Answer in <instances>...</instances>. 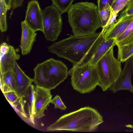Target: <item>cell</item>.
Segmentation results:
<instances>
[{
    "label": "cell",
    "mask_w": 133,
    "mask_h": 133,
    "mask_svg": "<svg viewBox=\"0 0 133 133\" xmlns=\"http://www.w3.org/2000/svg\"><path fill=\"white\" fill-rule=\"evenodd\" d=\"M102 38L101 32L86 36L71 35L52 43L48 47V50L57 56L72 63V66L69 72L90 61Z\"/></svg>",
    "instance_id": "1"
},
{
    "label": "cell",
    "mask_w": 133,
    "mask_h": 133,
    "mask_svg": "<svg viewBox=\"0 0 133 133\" xmlns=\"http://www.w3.org/2000/svg\"><path fill=\"white\" fill-rule=\"evenodd\" d=\"M103 122L102 116L97 110L85 107L61 116L46 129L49 131L94 132Z\"/></svg>",
    "instance_id": "2"
},
{
    "label": "cell",
    "mask_w": 133,
    "mask_h": 133,
    "mask_svg": "<svg viewBox=\"0 0 133 133\" xmlns=\"http://www.w3.org/2000/svg\"><path fill=\"white\" fill-rule=\"evenodd\" d=\"M68 13V22L74 35L93 34L101 27L98 7L93 3L81 2L72 4Z\"/></svg>",
    "instance_id": "3"
},
{
    "label": "cell",
    "mask_w": 133,
    "mask_h": 133,
    "mask_svg": "<svg viewBox=\"0 0 133 133\" xmlns=\"http://www.w3.org/2000/svg\"><path fill=\"white\" fill-rule=\"evenodd\" d=\"M34 71L33 82L36 86L50 90L64 82L68 75L66 65L52 58L37 64Z\"/></svg>",
    "instance_id": "4"
},
{
    "label": "cell",
    "mask_w": 133,
    "mask_h": 133,
    "mask_svg": "<svg viewBox=\"0 0 133 133\" xmlns=\"http://www.w3.org/2000/svg\"><path fill=\"white\" fill-rule=\"evenodd\" d=\"M113 47L98 61L96 66L99 78L98 85L104 91L116 81L122 71L121 62L115 57Z\"/></svg>",
    "instance_id": "5"
},
{
    "label": "cell",
    "mask_w": 133,
    "mask_h": 133,
    "mask_svg": "<svg viewBox=\"0 0 133 133\" xmlns=\"http://www.w3.org/2000/svg\"><path fill=\"white\" fill-rule=\"evenodd\" d=\"M74 89L82 94L93 91L98 85L99 78L96 66L89 63L80 65L69 72Z\"/></svg>",
    "instance_id": "6"
},
{
    "label": "cell",
    "mask_w": 133,
    "mask_h": 133,
    "mask_svg": "<svg viewBox=\"0 0 133 133\" xmlns=\"http://www.w3.org/2000/svg\"><path fill=\"white\" fill-rule=\"evenodd\" d=\"M43 31L46 41H55L62 32V23L61 15L52 4L42 10Z\"/></svg>",
    "instance_id": "7"
},
{
    "label": "cell",
    "mask_w": 133,
    "mask_h": 133,
    "mask_svg": "<svg viewBox=\"0 0 133 133\" xmlns=\"http://www.w3.org/2000/svg\"><path fill=\"white\" fill-rule=\"evenodd\" d=\"M133 73V56L127 60L123 69L116 81L109 89L113 93L126 90L133 93V87L131 83Z\"/></svg>",
    "instance_id": "8"
},
{
    "label": "cell",
    "mask_w": 133,
    "mask_h": 133,
    "mask_svg": "<svg viewBox=\"0 0 133 133\" xmlns=\"http://www.w3.org/2000/svg\"><path fill=\"white\" fill-rule=\"evenodd\" d=\"M42 11L38 1L32 0L29 2L24 21L35 32L43 31Z\"/></svg>",
    "instance_id": "9"
},
{
    "label": "cell",
    "mask_w": 133,
    "mask_h": 133,
    "mask_svg": "<svg viewBox=\"0 0 133 133\" xmlns=\"http://www.w3.org/2000/svg\"><path fill=\"white\" fill-rule=\"evenodd\" d=\"M50 90L35 86V92L34 112L35 117L40 119L45 115L44 111L51 103L52 95Z\"/></svg>",
    "instance_id": "10"
},
{
    "label": "cell",
    "mask_w": 133,
    "mask_h": 133,
    "mask_svg": "<svg viewBox=\"0 0 133 133\" xmlns=\"http://www.w3.org/2000/svg\"><path fill=\"white\" fill-rule=\"evenodd\" d=\"M133 20V15L116 20L101 32L103 38L115 39L125 30Z\"/></svg>",
    "instance_id": "11"
},
{
    "label": "cell",
    "mask_w": 133,
    "mask_h": 133,
    "mask_svg": "<svg viewBox=\"0 0 133 133\" xmlns=\"http://www.w3.org/2000/svg\"><path fill=\"white\" fill-rule=\"evenodd\" d=\"M22 34L19 47L22 54L26 55L30 53L36 41L37 34L31 29L24 21L21 22Z\"/></svg>",
    "instance_id": "12"
},
{
    "label": "cell",
    "mask_w": 133,
    "mask_h": 133,
    "mask_svg": "<svg viewBox=\"0 0 133 133\" xmlns=\"http://www.w3.org/2000/svg\"><path fill=\"white\" fill-rule=\"evenodd\" d=\"M15 76V91L19 97L22 96L33 82V79L28 76L16 62L13 69Z\"/></svg>",
    "instance_id": "13"
},
{
    "label": "cell",
    "mask_w": 133,
    "mask_h": 133,
    "mask_svg": "<svg viewBox=\"0 0 133 133\" xmlns=\"http://www.w3.org/2000/svg\"><path fill=\"white\" fill-rule=\"evenodd\" d=\"M35 86L31 85L24 95L20 98L21 102L27 118L29 121L34 124V105Z\"/></svg>",
    "instance_id": "14"
},
{
    "label": "cell",
    "mask_w": 133,
    "mask_h": 133,
    "mask_svg": "<svg viewBox=\"0 0 133 133\" xmlns=\"http://www.w3.org/2000/svg\"><path fill=\"white\" fill-rule=\"evenodd\" d=\"M9 46L10 49L7 53L5 54H0V74L13 70L16 62L20 58V55L18 53L19 49H15L10 45Z\"/></svg>",
    "instance_id": "15"
},
{
    "label": "cell",
    "mask_w": 133,
    "mask_h": 133,
    "mask_svg": "<svg viewBox=\"0 0 133 133\" xmlns=\"http://www.w3.org/2000/svg\"><path fill=\"white\" fill-rule=\"evenodd\" d=\"M116 45L115 39H106L102 37V39L91 60L88 63L94 66L112 47Z\"/></svg>",
    "instance_id": "16"
},
{
    "label": "cell",
    "mask_w": 133,
    "mask_h": 133,
    "mask_svg": "<svg viewBox=\"0 0 133 133\" xmlns=\"http://www.w3.org/2000/svg\"><path fill=\"white\" fill-rule=\"evenodd\" d=\"M15 76L13 70L0 74V88L3 93L9 91H15Z\"/></svg>",
    "instance_id": "17"
},
{
    "label": "cell",
    "mask_w": 133,
    "mask_h": 133,
    "mask_svg": "<svg viewBox=\"0 0 133 133\" xmlns=\"http://www.w3.org/2000/svg\"><path fill=\"white\" fill-rule=\"evenodd\" d=\"M115 39L118 47L127 45L133 41V20L123 32Z\"/></svg>",
    "instance_id": "18"
},
{
    "label": "cell",
    "mask_w": 133,
    "mask_h": 133,
    "mask_svg": "<svg viewBox=\"0 0 133 133\" xmlns=\"http://www.w3.org/2000/svg\"><path fill=\"white\" fill-rule=\"evenodd\" d=\"M118 48L117 58L121 62H125L133 56V41Z\"/></svg>",
    "instance_id": "19"
},
{
    "label": "cell",
    "mask_w": 133,
    "mask_h": 133,
    "mask_svg": "<svg viewBox=\"0 0 133 133\" xmlns=\"http://www.w3.org/2000/svg\"><path fill=\"white\" fill-rule=\"evenodd\" d=\"M10 9L5 0H0V29L2 32L6 31L7 30L6 14L7 11Z\"/></svg>",
    "instance_id": "20"
},
{
    "label": "cell",
    "mask_w": 133,
    "mask_h": 133,
    "mask_svg": "<svg viewBox=\"0 0 133 133\" xmlns=\"http://www.w3.org/2000/svg\"><path fill=\"white\" fill-rule=\"evenodd\" d=\"M61 14L68 11L74 0H51Z\"/></svg>",
    "instance_id": "21"
},
{
    "label": "cell",
    "mask_w": 133,
    "mask_h": 133,
    "mask_svg": "<svg viewBox=\"0 0 133 133\" xmlns=\"http://www.w3.org/2000/svg\"><path fill=\"white\" fill-rule=\"evenodd\" d=\"M111 13V6H106L103 10H98V15L101 24V27L104 28L108 23Z\"/></svg>",
    "instance_id": "22"
},
{
    "label": "cell",
    "mask_w": 133,
    "mask_h": 133,
    "mask_svg": "<svg viewBox=\"0 0 133 133\" xmlns=\"http://www.w3.org/2000/svg\"><path fill=\"white\" fill-rule=\"evenodd\" d=\"M129 0H114L111 6V12L118 13L127 4Z\"/></svg>",
    "instance_id": "23"
},
{
    "label": "cell",
    "mask_w": 133,
    "mask_h": 133,
    "mask_svg": "<svg viewBox=\"0 0 133 133\" xmlns=\"http://www.w3.org/2000/svg\"><path fill=\"white\" fill-rule=\"evenodd\" d=\"M126 8L120 14L117 19L133 15V0H130Z\"/></svg>",
    "instance_id": "24"
},
{
    "label": "cell",
    "mask_w": 133,
    "mask_h": 133,
    "mask_svg": "<svg viewBox=\"0 0 133 133\" xmlns=\"http://www.w3.org/2000/svg\"><path fill=\"white\" fill-rule=\"evenodd\" d=\"M51 103L54 105L55 109H59L62 110H66L67 109L66 107L58 95H57L52 99Z\"/></svg>",
    "instance_id": "25"
},
{
    "label": "cell",
    "mask_w": 133,
    "mask_h": 133,
    "mask_svg": "<svg viewBox=\"0 0 133 133\" xmlns=\"http://www.w3.org/2000/svg\"><path fill=\"white\" fill-rule=\"evenodd\" d=\"M3 94L10 104L15 102L20 98L15 91H9Z\"/></svg>",
    "instance_id": "26"
},
{
    "label": "cell",
    "mask_w": 133,
    "mask_h": 133,
    "mask_svg": "<svg viewBox=\"0 0 133 133\" xmlns=\"http://www.w3.org/2000/svg\"><path fill=\"white\" fill-rule=\"evenodd\" d=\"M114 0H98V7L99 11H101L104 9L108 5L111 6Z\"/></svg>",
    "instance_id": "27"
},
{
    "label": "cell",
    "mask_w": 133,
    "mask_h": 133,
    "mask_svg": "<svg viewBox=\"0 0 133 133\" xmlns=\"http://www.w3.org/2000/svg\"><path fill=\"white\" fill-rule=\"evenodd\" d=\"M9 45L5 42L2 43L0 45V54H5L7 53L10 49Z\"/></svg>",
    "instance_id": "28"
},
{
    "label": "cell",
    "mask_w": 133,
    "mask_h": 133,
    "mask_svg": "<svg viewBox=\"0 0 133 133\" xmlns=\"http://www.w3.org/2000/svg\"><path fill=\"white\" fill-rule=\"evenodd\" d=\"M118 14V13L111 12L110 18L108 23L102 30H104L106 27L113 23L116 20V18Z\"/></svg>",
    "instance_id": "29"
},
{
    "label": "cell",
    "mask_w": 133,
    "mask_h": 133,
    "mask_svg": "<svg viewBox=\"0 0 133 133\" xmlns=\"http://www.w3.org/2000/svg\"><path fill=\"white\" fill-rule=\"evenodd\" d=\"M24 0H12L11 7L12 9L21 6Z\"/></svg>",
    "instance_id": "30"
},
{
    "label": "cell",
    "mask_w": 133,
    "mask_h": 133,
    "mask_svg": "<svg viewBox=\"0 0 133 133\" xmlns=\"http://www.w3.org/2000/svg\"><path fill=\"white\" fill-rule=\"evenodd\" d=\"M6 1L9 3L11 2V1L12 0H5Z\"/></svg>",
    "instance_id": "31"
},
{
    "label": "cell",
    "mask_w": 133,
    "mask_h": 133,
    "mask_svg": "<svg viewBox=\"0 0 133 133\" xmlns=\"http://www.w3.org/2000/svg\"></svg>",
    "instance_id": "32"
},
{
    "label": "cell",
    "mask_w": 133,
    "mask_h": 133,
    "mask_svg": "<svg viewBox=\"0 0 133 133\" xmlns=\"http://www.w3.org/2000/svg\"></svg>",
    "instance_id": "33"
}]
</instances>
